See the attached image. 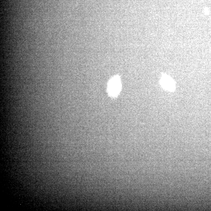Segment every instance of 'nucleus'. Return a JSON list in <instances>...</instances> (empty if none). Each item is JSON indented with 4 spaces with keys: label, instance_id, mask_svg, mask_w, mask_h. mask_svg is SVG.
Masks as SVG:
<instances>
[{
    "label": "nucleus",
    "instance_id": "nucleus-1",
    "mask_svg": "<svg viewBox=\"0 0 211 211\" xmlns=\"http://www.w3.org/2000/svg\"><path fill=\"white\" fill-rule=\"evenodd\" d=\"M121 89V83L119 78L115 77L111 79L109 85V92L112 97H115L118 94Z\"/></svg>",
    "mask_w": 211,
    "mask_h": 211
},
{
    "label": "nucleus",
    "instance_id": "nucleus-2",
    "mask_svg": "<svg viewBox=\"0 0 211 211\" xmlns=\"http://www.w3.org/2000/svg\"><path fill=\"white\" fill-rule=\"evenodd\" d=\"M162 84L163 87L169 90H172L174 88V84L168 78H163L162 80Z\"/></svg>",
    "mask_w": 211,
    "mask_h": 211
}]
</instances>
